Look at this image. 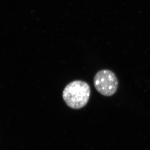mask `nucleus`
<instances>
[{
    "instance_id": "obj_1",
    "label": "nucleus",
    "mask_w": 150,
    "mask_h": 150,
    "mask_svg": "<svg viewBox=\"0 0 150 150\" xmlns=\"http://www.w3.org/2000/svg\"><path fill=\"white\" fill-rule=\"evenodd\" d=\"M91 89L86 82L75 81L68 84L63 92V98L69 107L79 109L86 105L89 101Z\"/></svg>"
},
{
    "instance_id": "obj_2",
    "label": "nucleus",
    "mask_w": 150,
    "mask_h": 150,
    "mask_svg": "<svg viewBox=\"0 0 150 150\" xmlns=\"http://www.w3.org/2000/svg\"><path fill=\"white\" fill-rule=\"evenodd\" d=\"M93 81L97 91L105 96L113 95L119 85L116 75L109 70H102L97 73Z\"/></svg>"
}]
</instances>
